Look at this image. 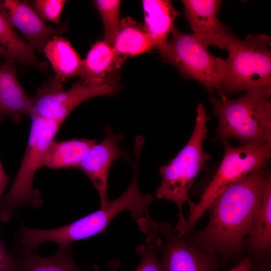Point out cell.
<instances>
[{"instance_id": "cell-1", "label": "cell", "mask_w": 271, "mask_h": 271, "mask_svg": "<svg viewBox=\"0 0 271 271\" xmlns=\"http://www.w3.org/2000/svg\"><path fill=\"white\" fill-rule=\"evenodd\" d=\"M268 174L261 168L222 192L209 208L207 225L187 240L224 258L239 251L252 227Z\"/></svg>"}, {"instance_id": "cell-2", "label": "cell", "mask_w": 271, "mask_h": 271, "mask_svg": "<svg viewBox=\"0 0 271 271\" xmlns=\"http://www.w3.org/2000/svg\"><path fill=\"white\" fill-rule=\"evenodd\" d=\"M271 91L251 89L235 99H209L218 119L216 139H236L243 145L271 144Z\"/></svg>"}, {"instance_id": "cell-3", "label": "cell", "mask_w": 271, "mask_h": 271, "mask_svg": "<svg viewBox=\"0 0 271 271\" xmlns=\"http://www.w3.org/2000/svg\"><path fill=\"white\" fill-rule=\"evenodd\" d=\"M210 118L203 104L198 103L195 124L189 140L174 159L159 168L161 182L156 196L158 199L171 201L177 205L179 221L174 230L177 232L186 223L183 205L188 203L190 212L196 205L190 199L189 190L211 158L204 152L202 146L203 141L206 139V124Z\"/></svg>"}, {"instance_id": "cell-4", "label": "cell", "mask_w": 271, "mask_h": 271, "mask_svg": "<svg viewBox=\"0 0 271 271\" xmlns=\"http://www.w3.org/2000/svg\"><path fill=\"white\" fill-rule=\"evenodd\" d=\"M270 45L266 34H250L244 40L232 34L226 48L228 72L218 92L221 97L254 89L271 91Z\"/></svg>"}, {"instance_id": "cell-5", "label": "cell", "mask_w": 271, "mask_h": 271, "mask_svg": "<svg viewBox=\"0 0 271 271\" xmlns=\"http://www.w3.org/2000/svg\"><path fill=\"white\" fill-rule=\"evenodd\" d=\"M32 119L26 150L10 190L0 202V222L6 223L14 216L21 205L40 208L43 204L40 191L34 187L36 172L47 147L55 139L61 124L36 115Z\"/></svg>"}, {"instance_id": "cell-6", "label": "cell", "mask_w": 271, "mask_h": 271, "mask_svg": "<svg viewBox=\"0 0 271 271\" xmlns=\"http://www.w3.org/2000/svg\"><path fill=\"white\" fill-rule=\"evenodd\" d=\"M171 33L160 53L163 61L174 66L183 78L197 80L210 93L218 92L227 75L226 59L212 55L193 34L181 32L175 26Z\"/></svg>"}, {"instance_id": "cell-7", "label": "cell", "mask_w": 271, "mask_h": 271, "mask_svg": "<svg viewBox=\"0 0 271 271\" xmlns=\"http://www.w3.org/2000/svg\"><path fill=\"white\" fill-rule=\"evenodd\" d=\"M224 154L221 163L195 208L189 212L180 236L190 231L215 199L227 189L253 172L264 168L271 155V144L263 147L249 145L231 146L222 143Z\"/></svg>"}, {"instance_id": "cell-8", "label": "cell", "mask_w": 271, "mask_h": 271, "mask_svg": "<svg viewBox=\"0 0 271 271\" xmlns=\"http://www.w3.org/2000/svg\"><path fill=\"white\" fill-rule=\"evenodd\" d=\"M126 209L125 202L120 198H116L109 201L105 207L60 227L37 229L21 224L16 239L23 246L31 250H37L46 242H55L59 247H68L74 241L104 233L110 221Z\"/></svg>"}, {"instance_id": "cell-9", "label": "cell", "mask_w": 271, "mask_h": 271, "mask_svg": "<svg viewBox=\"0 0 271 271\" xmlns=\"http://www.w3.org/2000/svg\"><path fill=\"white\" fill-rule=\"evenodd\" d=\"M120 89L119 83L93 84L82 80L68 90L55 77L43 84L33 97V110L30 116L36 115L62 124L79 104L91 98L114 95Z\"/></svg>"}, {"instance_id": "cell-10", "label": "cell", "mask_w": 271, "mask_h": 271, "mask_svg": "<svg viewBox=\"0 0 271 271\" xmlns=\"http://www.w3.org/2000/svg\"><path fill=\"white\" fill-rule=\"evenodd\" d=\"M163 242L162 271H216L220 265L217 254L202 250L180 236L172 225L167 222L158 224Z\"/></svg>"}, {"instance_id": "cell-11", "label": "cell", "mask_w": 271, "mask_h": 271, "mask_svg": "<svg viewBox=\"0 0 271 271\" xmlns=\"http://www.w3.org/2000/svg\"><path fill=\"white\" fill-rule=\"evenodd\" d=\"M105 131L104 139L92 147L77 168L89 178L96 189L100 208L105 207L110 201L107 196V183L113 162L119 158H127V154L119 145L123 139V136L114 134L108 126L105 127Z\"/></svg>"}, {"instance_id": "cell-12", "label": "cell", "mask_w": 271, "mask_h": 271, "mask_svg": "<svg viewBox=\"0 0 271 271\" xmlns=\"http://www.w3.org/2000/svg\"><path fill=\"white\" fill-rule=\"evenodd\" d=\"M0 12L9 24L23 34L34 49L43 50L54 36L61 35L67 25L54 27L45 23L28 2L19 0H0Z\"/></svg>"}, {"instance_id": "cell-13", "label": "cell", "mask_w": 271, "mask_h": 271, "mask_svg": "<svg viewBox=\"0 0 271 271\" xmlns=\"http://www.w3.org/2000/svg\"><path fill=\"white\" fill-rule=\"evenodd\" d=\"M185 15L192 34L207 47L226 49L233 34L218 20L219 0H183Z\"/></svg>"}, {"instance_id": "cell-14", "label": "cell", "mask_w": 271, "mask_h": 271, "mask_svg": "<svg viewBox=\"0 0 271 271\" xmlns=\"http://www.w3.org/2000/svg\"><path fill=\"white\" fill-rule=\"evenodd\" d=\"M125 60L104 40L96 42L83 60L80 77L88 83H119L120 69Z\"/></svg>"}, {"instance_id": "cell-15", "label": "cell", "mask_w": 271, "mask_h": 271, "mask_svg": "<svg viewBox=\"0 0 271 271\" xmlns=\"http://www.w3.org/2000/svg\"><path fill=\"white\" fill-rule=\"evenodd\" d=\"M0 108L5 117L18 123L24 115L30 116L33 97L26 93L17 76L13 60L5 59L0 65Z\"/></svg>"}, {"instance_id": "cell-16", "label": "cell", "mask_w": 271, "mask_h": 271, "mask_svg": "<svg viewBox=\"0 0 271 271\" xmlns=\"http://www.w3.org/2000/svg\"><path fill=\"white\" fill-rule=\"evenodd\" d=\"M144 26L154 46L160 53L167 44L168 38L179 15L169 0H144Z\"/></svg>"}, {"instance_id": "cell-17", "label": "cell", "mask_w": 271, "mask_h": 271, "mask_svg": "<svg viewBox=\"0 0 271 271\" xmlns=\"http://www.w3.org/2000/svg\"><path fill=\"white\" fill-rule=\"evenodd\" d=\"M15 258L14 271H98L94 266L88 269L79 268L75 263L69 246L59 247L50 257H42L23 246L12 252Z\"/></svg>"}, {"instance_id": "cell-18", "label": "cell", "mask_w": 271, "mask_h": 271, "mask_svg": "<svg viewBox=\"0 0 271 271\" xmlns=\"http://www.w3.org/2000/svg\"><path fill=\"white\" fill-rule=\"evenodd\" d=\"M96 141L88 139H74L58 141L54 139L43 155L41 168L51 169L77 168Z\"/></svg>"}, {"instance_id": "cell-19", "label": "cell", "mask_w": 271, "mask_h": 271, "mask_svg": "<svg viewBox=\"0 0 271 271\" xmlns=\"http://www.w3.org/2000/svg\"><path fill=\"white\" fill-rule=\"evenodd\" d=\"M42 52L50 62L57 80L62 82L80 76L83 60L66 38L61 35L53 36Z\"/></svg>"}, {"instance_id": "cell-20", "label": "cell", "mask_w": 271, "mask_h": 271, "mask_svg": "<svg viewBox=\"0 0 271 271\" xmlns=\"http://www.w3.org/2000/svg\"><path fill=\"white\" fill-rule=\"evenodd\" d=\"M0 57L33 66L47 74L48 65L41 62L34 49L7 22L0 12Z\"/></svg>"}, {"instance_id": "cell-21", "label": "cell", "mask_w": 271, "mask_h": 271, "mask_svg": "<svg viewBox=\"0 0 271 271\" xmlns=\"http://www.w3.org/2000/svg\"><path fill=\"white\" fill-rule=\"evenodd\" d=\"M112 47L125 60L154 48L144 24L129 17L120 20Z\"/></svg>"}, {"instance_id": "cell-22", "label": "cell", "mask_w": 271, "mask_h": 271, "mask_svg": "<svg viewBox=\"0 0 271 271\" xmlns=\"http://www.w3.org/2000/svg\"><path fill=\"white\" fill-rule=\"evenodd\" d=\"M250 248L261 255L269 254L271 246V177L268 174L261 203L247 235Z\"/></svg>"}, {"instance_id": "cell-23", "label": "cell", "mask_w": 271, "mask_h": 271, "mask_svg": "<svg viewBox=\"0 0 271 271\" xmlns=\"http://www.w3.org/2000/svg\"><path fill=\"white\" fill-rule=\"evenodd\" d=\"M139 229L146 235V238L145 242L136 249L142 259L134 271H162L158 253L161 250L163 242L159 232L158 224L149 215Z\"/></svg>"}, {"instance_id": "cell-24", "label": "cell", "mask_w": 271, "mask_h": 271, "mask_svg": "<svg viewBox=\"0 0 271 271\" xmlns=\"http://www.w3.org/2000/svg\"><path fill=\"white\" fill-rule=\"evenodd\" d=\"M93 2L102 21L104 40L112 46L120 21L119 16L121 1L95 0Z\"/></svg>"}, {"instance_id": "cell-25", "label": "cell", "mask_w": 271, "mask_h": 271, "mask_svg": "<svg viewBox=\"0 0 271 271\" xmlns=\"http://www.w3.org/2000/svg\"><path fill=\"white\" fill-rule=\"evenodd\" d=\"M66 2L65 0H33L29 3L42 20L59 24Z\"/></svg>"}, {"instance_id": "cell-26", "label": "cell", "mask_w": 271, "mask_h": 271, "mask_svg": "<svg viewBox=\"0 0 271 271\" xmlns=\"http://www.w3.org/2000/svg\"><path fill=\"white\" fill-rule=\"evenodd\" d=\"M14 255L7 251L5 241L0 239V271H14Z\"/></svg>"}, {"instance_id": "cell-27", "label": "cell", "mask_w": 271, "mask_h": 271, "mask_svg": "<svg viewBox=\"0 0 271 271\" xmlns=\"http://www.w3.org/2000/svg\"><path fill=\"white\" fill-rule=\"evenodd\" d=\"M228 271H252V261L248 258H244Z\"/></svg>"}, {"instance_id": "cell-28", "label": "cell", "mask_w": 271, "mask_h": 271, "mask_svg": "<svg viewBox=\"0 0 271 271\" xmlns=\"http://www.w3.org/2000/svg\"><path fill=\"white\" fill-rule=\"evenodd\" d=\"M9 182V176L5 172L0 161V202L2 196L5 191Z\"/></svg>"}, {"instance_id": "cell-29", "label": "cell", "mask_w": 271, "mask_h": 271, "mask_svg": "<svg viewBox=\"0 0 271 271\" xmlns=\"http://www.w3.org/2000/svg\"><path fill=\"white\" fill-rule=\"evenodd\" d=\"M119 266V261L118 260L110 261L107 263L109 271H117Z\"/></svg>"}, {"instance_id": "cell-30", "label": "cell", "mask_w": 271, "mask_h": 271, "mask_svg": "<svg viewBox=\"0 0 271 271\" xmlns=\"http://www.w3.org/2000/svg\"><path fill=\"white\" fill-rule=\"evenodd\" d=\"M252 271H270V268L269 267V266H264L262 267H260L257 269L256 268L254 270L252 269Z\"/></svg>"}, {"instance_id": "cell-31", "label": "cell", "mask_w": 271, "mask_h": 271, "mask_svg": "<svg viewBox=\"0 0 271 271\" xmlns=\"http://www.w3.org/2000/svg\"><path fill=\"white\" fill-rule=\"evenodd\" d=\"M4 118L2 111L0 108V120H2Z\"/></svg>"}]
</instances>
